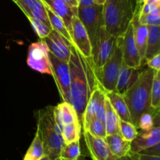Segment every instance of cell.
Returning <instances> with one entry per match:
<instances>
[{
    "instance_id": "1",
    "label": "cell",
    "mask_w": 160,
    "mask_h": 160,
    "mask_svg": "<svg viewBox=\"0 0 160 160\" xmlns=\"http://www.w3.org/2000/svg\"><path fill=\"white\" fill-rule=\"evenodd\" d=\"M68 61L70 75V104L73 107L81 123L88 101L99 84L92 57H85L71 44Z\"/></svg>"
},
{
    "instance_id": "2",
    "label": "cell",
    "mask_w": 160,
    "mask_h": 160,
    "mask_svg": "<svg viewBox=\"0 0 160 160\" xmlns=\"http://www.w3.org/2000/svg\"><path fill=\"white\" fill-rule=\"evenodd\" d=\"M155 72L145 67L135 83L122 95L129 109L131 123L135 126L140 116L151 110V88Z\"/></svg>"
},
{
    "instance_id": "3",
    "label": "cell",
    "mask_w": 160,
    "mask_h": 160,
    "mask_svg": "<svg viewBox=\"0 0 160 160\" xmlns=\"http://www.w3.org/2000/svg\"><path fill=\"white\" fill-rule=\"evenodd\" d=\"M138 10L137 0H106L103 4L105 28L114 37L123 36Z\"/></svg>"
},
{
    "instance_id": "4",
    "label": "cell",
    "mask_w": 160,
    "mask_h": 160,
    "mask_svg": "<svg viewBox=\"0 0 160 160\" xmlns=\"http://www.w3.org/2000/svg\"><path fill=\"white\" fill-rule=\"evenodd\" d=\"M53 106H48L37 113V133L42 141L44 154L51 160L59 158L64 144L62 132L57 126Z\"/></svg>"
},
{
    "instance_id": "5",
    "label": "cell",
    "mask_w": 160,
    "mask_h": 160,
    "mask_svg": "<svg viewBox=\"0 0 160 160\" xmlns=\"http://www.w3.org/2000/svg\"><path fill=\"white\" fill-rule=\"evenodd\" d=\"M123 36L117 37L113 50L101 70L97 72L98 82L105 93L115 91L119 72L123 64Z\"/></svg>"
},
{
    "instance_id": "6",
    "label": "cell",
    "mask_w": 160,
    "mask_h": 160,
    "mask_svg": "<svg viewBox=\"0 0 160 160\" xmlns=\"http://www.w3.org/2000/svg\"><path fill=\"white\" fill-rule=\"evenodd\" d=\"M77 17L87 31L92 48L95 46L100 31L104 27L103 5L95 4L88 7H78Z\"/></svg>"
},
{
    "instance_id": "7",
    "label": "cell",
    "mask_w": 160,
    "mask_h": 160,
    "mask_svg": "<svg viewBox=\"0 0 160 160\" xmlns=\"http://www.w3.org/2000/svg\"><path fill=\"white\" fill-rule=\"evenodd\" d=\"M52 75L54 78L59 95L62 100L70 103V75L68 62L59 59L48 51Z\"/></svg>"
},
{
    "instance_id": "8",
    "label": "cell",
    "mask_w": 160,
    "mask_h": 160,
    "mask_svg": "<svg viewBox=\"0 0 160 160\" xmlns=\"http://www.w3.org/2000/svg\"><path fill=\"white\" fill-rule=\"evenodd\" d=\"M105 100L106 93L102 89L100 84H98L92 92L83 115L81 125H83L84 131L87 130L88 125L93 119H97L104 122Z\"/></svg>"
},
{
    "instance_id": "9",
    "label": "cell",
    "mask_w": 160,
    "mask_h": 160,
    "mask_svg": "<svg viewBox=\"0 0 160 160\" xmlns=\"http://www.w3.org/2000/svg\"><path fill=\"white\" fill-rule=\"evenodd\" d=\"M28 64L31 68L40 73L52 75L48 48L43 39L33 42L29 45Z\"/></svg>"
},
{
    "instance_id": "10",
    "label": "cell",
    "mask_w": 160,
    "mask_h": 160,
    "mask_svg": "<svg viewBox=\"0 0 160 160\" xmlns=\"http://www.w3.org/2000/svg\"><path fill=\"white\" fill-rule=\"evenodd\" d=\"M116 39L117 38L107 32L105 26L102 27L96 43L92 48V60L96 68V72L101 70L112 54Z\"/></svg>"
},
{
    "instance_id": "11",
    "label": "cell",
    "mask_w": 160,
    "mask_h": 160,
    "mask_svg": "<svg viewBox=\"0 0 160 160\" xmlns=\"http://www.w3.org/2000/svg\"><path fill=\"white\" fill-rule=\"evenodd\" d=\"M123 62L131 67H141L144 64L136 45L132 22L123 35Z\"/></svg>"
},
{
    "instance_id": "12",
    "label": "cell",
    "mask_w": 160,
    "mask_h": 160,
    "mask_svg": "<svg viewBox=\"0 0 160 160\" xmlns=\"http://www.w3.org/2000/svg\"><path fill=\"white\" fill-rule=\"evenodd\" d=\"M84 137L92 160H119L111 152L105 138L95 136L88 131H84Z\"/></svg>"
},
{
    "instance_id": "13",
    "label": "cell",
    "mask_w": 160,
    "mask_h": 160,
    "mask_svg": "<svg viewBox=\"0 0 160 160\" xmlns=\"http://www.w3.org/2000/svg\"><path fill=\"white\" fill-rule=\"evenodd\" d=\"M72 44L85 57H92V45L87 31L77 16L72 20V31L70 33Z\"/></svg>"
},
{
    "instance_id": "14",
    "label": "cell",
    "mask_w": 160,
    "mask_h": 160,
    "mask_svg": "<svg viewBox=\"0 0 160 160\" xmlns=\"http://www.w3.org/2000/svg\"><path fill=\"white\" fill-rule=\"evenodd\" d=\"M48 51L62 61L68 62L71 53V44L57 31L52 30L47 37L43 39Z\"/></svg>"
},
{
    "instance_id": "15",
    "label": "cell",
    "mask_w": 160,
    "mask_h": 160,
    "mask_svg": "<svg viewBox=\"0 0 160 160\" xmlns=\"http://www.w3.org/2000/svg\"><path fill=\"white\" fill-rule=\"evenodd\" d=\"M145 65V64H144L141 67L135 68V67H128L123 62L117 77L115 92L120 95H123L124 93L135 83L140 74L145 69L144 67Z\"/></svg>"
},
{
    "instance_id": "16",
    "label": "cell",
    "mask_w": 160,
    "mask_h": 160,
    "mask_svg": "<svg viewBox=\"0 0 160 160\" xmlns=\"http://www.w3.org/2000/svg\"><path fill=\"white\" fill-rule=\"evenodd\" d=\"M45 6L48 8L52 12L60 17L64 22L69 33L72 31V20L77 15V9L72 8L67 4L63 0H42Z\"/></svg>"
},
{
    "instance_id": "17",
    "label": "cell",
    "mask_w": 160,
    "mask_h": 160,
    "mask_svg": "<svg viewBox=\"0 0 160 160\" xmlns=\"http://www.w3.org/2000/svg\"><path fill=\"white\" fill-rule=\"evenodd\" d=\"M158 143H160V128L159 126H154L148 131L138 133L135 138L131 142L130 152H140Z\"/></svg>"
},
{
    "instance_id": "18",
    "label": "cell",
    "mask_w": 160,
    "mask_h": 160,
    "mask_svg": "<svg viewBox=\"0 0 160 160\" xmlns=\"http://www.w3.org/2000/svg\"><path fill=\"white\" fill-rule=\"evenodd\" d=\"M16 4L20 8L26 17L35 18L51 27L46 9L42 0H17Z\"/></svg>"
},
{
    "instance_id": "19",
    "label": "cell",
    "mask_w": 160,
    "mask_h": 160,
    "mask_svg": "<svg viewBox=\"0 0 160 160\" xmlns=\"http://www.w3.org/2000/svg\"><path fill=\"white\" fill-rule=\"evenodd\" d=\"M53 114H54L56 125L61 130V132H62L63 125L78 123V122L81 123L76 111L68 102L62 101L56 107H54Z\"/></svg>"
},
{
    "instance_id": "20",
    "label": "cell",
    "mask_w": 160,
    "mask_h": 160,
    "mask_svg": "<svg viewBox=\"0 0 160 160\" xmlns=\"http://www.w3.org/2000/svg\"><path fill=\"white\" fill-rule=\"evenodd\" d=\"M133 29H134V36L136 45L139 52L142 62L145 63V51L147 47V41L148 36V28L146 25H142L138 21V14L136 13L134 19L132 20Z\"/></svg>"
},
{
    "instance_id": "21",
    "label": "cell",
    "mask_w": 160,
    "mask_h": 160,
    "mask_svg": "<svg viewBox=\"0 0 160 160\" xmlns=\"http://www.w3.org/2000/svg\"><path fill=\"white\" fill-rule=\"evenodd\" d=\"M105 140L111 152L117 158L126 156L131 152V142L123 139L120 133L107 135Z\"/></svg>"
},
{
    "instance_id": "22",
    "label": "cell",
    "mask_w": 160,
    "mask_h": 160,
    "mask_svg": "<svg viewBox=\"0 0 160 160\" xmlns=\"http://www.w3.org/2000/svg\"><path fill=\"white\" fill-rule=\"evenodd\" d=\"M106 97L109 100L112 108L118 115L119 119L125 122H131L129 109L127 106L123 96L113 91V92L106 93Z\"/></svg>"
},
{
    "instance_id": "23",
    "label": "cell",
    "mask_w": 160,
    "mask_h": 160,
    "mask_svg": "<svg viewBox=\"0 0 160 160\" xmlns=\"http://www.w3.org/2000/svg\"><path fill=\"white\" fill-rule=\"evenodd\" d=\"M148 36L144 62L156 55L160 54V27L148 26Z\"/></svg>"
},
{
    "instance_id": "24",
    "label": "cell",
    "mask_w": 160,
    "mask_h": 160,
    "mask_svg": "<svg viewBox=\"0 0 160 160\" xmlns=\"http://www.w3.org/2000/svg\"><path fill=\"white\" fill-rule=\"evenodd\" d=\"M119 119L118 115L112 108V105L109 103V100L106 97L105 100V125H106V135L115 134L120 133V128H119Z\"/></svg>"
},
{
    "instance_id": "25",
    "label": "cell",
    "mask_w": 160,
    "mask_h": 160,
    "mask_svg": "<svg viewBox=\"0 0 160 160\" xmlns=\"http://www.w3.org/2000/svg\"><path fill=\"white\" fill-rule=\"evenodd\" d=\"M45 9H46L47 15H48V20H49L52 29L57 31V32L59 33L62 37L65 38V39H67V41H69L70 43H72L71 36H70V33H69L68 30H67L65 24H64V22L62 21V19L59 17H58V16L56 15V14H55L54 13L52 12L47 6H45Z\"/></svg>"
},
{
    "instance_id": "26",
    "label": "cell",
    "mask_w": 160,
    "mask_h": 160,
    "mask_svg": "<svg viewBox=\"0 0 160 160\" xmlns=\"http://www.w3.org/2000/svg\"><path fill=\"white\" fill-rule=\"evenodd\" d=\"M43 156H45L43 145H42V141L39 137L38 133L36 132L35 136H34L26 155H24L23 160H40Z\"/></svg>"
},
{
    "instance_id": "27",
    "label": "cell",
    "mask_w": 160,
    "mask_h": 160,
    "mask_svg": "<svg viewBox=\"0 0 160 160\" xmlns=\"http://www.w3.org/2000/svg\"><path fill=\"white\" fill-rule=\"evenodd\" d=\"M81 130V124L80 122L63 125L62 130V136L64 144H70L73 141H80Z\"/></svg>"
},
{
    "instance_id": "28",
    "label": "cell",
    "mask_w": 160,
    "mask_h": 160,
    "mask_svg": "<svg viewBox=\"0 0 160 160\" xmlns=\"http://www.w3.org/2000/svg\"><path fill=\"white\" fill-rule=\"evenodd\" d=\"M81 155L80 141H73L70 144H64L61 149L59 157L65 159L75 160Z\"/></svg>"
},
{
    "instance_id": "29",
    "label": "cell",
    "mask_w": 160,
    "mask_h": 160,
    "mask_svg": "<svg viewBox=\"0 0 160 160\" xmlns=\"http://www.w3.org/2000/svg\"><path fill=\"white\" fill-rule=\"evenodd\" d=\"M160 106V70L155 72L151 88V108L159 109Z\"/></svg>"
},
{
    "instance_id": "30",
    "label": "cell",
    "mask_w": 160,
    "mask_h": 160,
    "mask_svg": "<svg viewBox=\"0 0 160 160\" xmlns=\"http://www.w3.org/2000/svg\"><path fill=\"white\" fill-rule=\"evenodd\" d=\"M119 128H120V134L121 135L122 137L130 142H131L135 138L138 133L137 127L133 125L131 122H125L120 119L119 122Z\"/></svg>"
},
{
    "instance_id": "31",
    "label": "cell",
    "mask_w": 160,
    "mask_h": 160,
    "mask_svg": "<svg viewBox=\"0 0 160 160\" xmlns=\"http://www.w3.org/2000/svg\"><path fill=\"white\" fill-rule=\"evenodd\" d=\"M28 17V20L30 21L31 24L32 25L35 33L41 39H43L45 37H47L48 35V34L52 31V30L51 27L47 25L44 22L41 21V20H37V19L33 18V17Z\"/></svg>"
},
{
    "instance_id": "32",
    "label": "cell",
    "mask_w": 160,
    "mask_h": 160,
    "mask_svg": "<svg viewBox=\"0 0 160 160\" xmlns=\"http://www.w3.org/2000/svg\"><path fill=\"white\" fill-rule=\"evenodd\" d=\"M85 131L89 132L92 135L95 136H98V137L105 138L107 136L106 135L105 122L97 119H93L90 122Z\"/></svg>"
},
{
    "instance_id": "33",
    "label": "cell",
    "mask_w": 160,
    "mask_h": 160,
    "mask_svg": "<svg viewBox=\"0 0 160 160\" xmlns=\"http://www.w3.org/2000/svg\"><path fill=\"white\" fill-rule=\"evenodd\" d=\"M138 21L139 24L146 26H159L160 25V15L159 14H142L140 10L137 12Z\"/></svg>"
},
{
    "instance_id": "34",
    "label": "cell",
    "mask_w": 160,
    "mask_h": 160,
    "mask_svg": "<svg viewBox=\"0 0 160 160\" xmlns=\"http://www.w3.org/2000/svg\"><path fill=\"white\" fill-rule=\"evenodd\" d=\"M155 126L154 119L149 112L142 114L138 119L137 124V129H140L142 131H148Z\"/></svg>"
},
{
    "instance_id": "35",
    "label": "cell",
    "mask_w": 160,
    "mask_h": 160,
    "mask_svg": "<svg viewBox=\"0 0 160 160\" xmlns=\"http://www.w3.org/2000/svg\"><path fill=\"white\" fill-rule=\"evenodd\" d=\"M140 13L142 14H159L160 15V5L153 3H144L140 9Z\"/></svg>"
},
{
    "instance_id": "36",
    "label": "cell",
    "mask_w": 160,
    "mask_h": 160,
    "mask_svg": "<svg viewBox=\"0 0 160 160\" xmlns=\"http://www.w3.org/2000/svg\"><path fill=\"white\" fill-rule=\"evenodd\" d=\"M145 65L148 66L151 69L154 71L160 70V54H157L152 56L150 59L147 60L145 62Z\"/></svg>"
},
{
    "instance_id": "37",
    "label": "cell",
    "mask_w": 160,
    "mask_h": 160,
    "mask_svg": "<svg viewBox=\"0 0 160 160\" xmlns=\"http://www.w3.org/2000/svg\"><path fill=\"white\" fill-rule=\"evenodd\" d=\"M133 160H160L159 156H152V155H144L138 152H130L128 154Z\"/></svg>"
},
{
    "instance_id": "38",
    "label": "cell",
    "mask_w": 160,
    "mask_h": 160,
    "mask_svg": "<svg viewBox=\"0 0 160 160\" xmlns=\"http://www.w3.org/2000/svg\"><path fill=\"white\" fill-rule=\"evenodd\" d=\"M138 153L144 154V155H152V156L160 157V143H158L156 145L148 147V148L145 149V150L141 151Z\"/></svg>"
},
{
    "instance_id": "39",
    "label": "cell",
    "mask_w": 160,
    "mask_h": 160,
    "mask_svg": "<svg viewBox=\"0 0 160 160\" xmlns=\"http://www.w3.org/2000/svg\"><path fill=\"white\" fill-rule=\"evenodd\" d=\"M78 7H88L95 5L94 0H78Z\"/></svg>"
},
{
    "instance_id": "40",
    "label": "cell",
    "mask_w": 160,
    "mask_h": 160,
    "mask_svg": "<svg viewBox=\"0 0 160 160\" xmlns=\"http://www.w3.org/2000/svg\"><path fill=\"white\" fill-rule=\"evenodd\" d=\"M68 6L72 8H78V0H63Z\"/></svg>"
},
{
    "instance_id": "41",
    "label": "cell",
    "mask_w": 160,
    "mask_h": 160,
    "mask_svg": "<svg viewBox=\"0 0 160 160\" xmlns=\"http://www.w3.org/2000/svg\"><path fill=\"white\" fill-rule=\"evenodd\" d=\"M54 160H70V159H65V158H60V157H59V158H56V159H54ZM75 160H88V159H86V158H84V157L81 156V155L79 158H77V159H75Z\"/></svg>"
},
{
    "instance_id": "42",
    "label": "cell",
    "mask_w": 160,
    "mask_h": 160,
    "mask_svg": "<svg viewBox=\"0 0 160 160\" xmlns=\"http://www.w3.org/2000/svg\"><path fill=\"white\" fill-rule=\"evenodd\" d=\"M145 0H137V4H138V8L141 9L142 6L143 5V3H145Z\"/></svg>"
},
{
    "instance_id": "43",
    "label": "cell",
    "mask_w": 160,
    "mask_h": 160,
    "mask_svg": "<svg viewBox=\"0 0 160 160\" xmlns=\"http://www.w3.org/2000/svg\"><path fill=\"white\" fill-rule=\"evenodd\" d=\"M145 2H147V3H156V4L160 5V0H145Z\"/></svg>"
},
{
    "instance_id": "44",
    "label": "cell",
    "mask_w": 160,
    "mask_h": 160,
    "mask_svg": "<svg viewBox=\"0 0 160 160\" xmlns=\"http://www.w3.org/2000/svg\"><path fill=\"white\" fill-rule=\"evenodd\" d=\"M95 3L97 5H103L106 2V0H94Z\"/></svg>"
},
{
    "instance_id": "45",
    "label": "cell",
    "mask_w": 160,
    "mask_h": 160,
    "mask_svg": "<svg viewBox=\"0 0 160 160\" xmlns=\"http://www.w3.org/2000/svg\"><path fill=\"white\" fill-rule=\"evenodd\" d=\"M119 160H133V159L129 156V155H126V156L122 157V158H119Z\"/></svg>"
},
{
    "instance_id": "46",
    "label": "cell",
    "mask_w": 160,
    "mask_h": 160,
    "mask_svg": "<svg viewBox=\"0 0 160 160\" xmlns=\"http://www.w3.org/2000/svg\"><path fill=\"white\" fill-rule=\"evenodd\" d=\"M40 160H51V159H50V158H48V157L45 156H45H43V157H42V158H41Z\"/></svg>"
},
{
    "instance_id": "47",
    "label": "cell",
    "mask_w": 160,
    "mask_h": 160,
    "mask_svg": "<svg viewBox=\"0 0 160 160\" xmlns=\"http://www.w3.org/2000/svg\"><path fill=\"white\" fill-rule=\"evenodd\" d=\"M12 1H13V2H14V3H17V0H12Z\"/></svg>"
},
{
    "instance_id": "48",
    "label": "cell",
    "mask_w": 160,
    "mask_h": 160,
    "mask_svg": "<svg viewBox=\"0 0 160 160\" xmlns=\"http://www.w3.org/2000/svg\"></svg>"
}]
</instances>
